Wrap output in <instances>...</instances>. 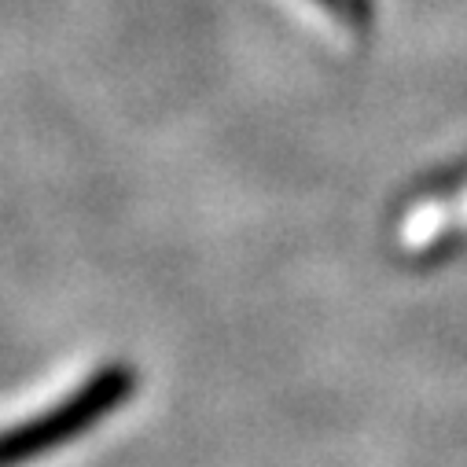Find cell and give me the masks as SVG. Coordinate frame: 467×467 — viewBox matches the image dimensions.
Instances as JSON below:
<instances>
[{
  "instance_id": "6da1fadb",
  "label": "cell",
  "mask_w": 467,
  "mask_h": 467,
  "mask_svg": "<svg viewBox=\"0 0 467 467\" xmlns=\"http://www.w3.org/2000/svg\"><path fill=\"white\" fill-rule=\"evenodd\" d=\"M133 390L137 372L130 365H103L63 401L0 431V467H23L70 445L74 438L99 427L114 409H122L133 398Z\"/></svg>"
},
{
  "instance_id": "7a4b0ae2",
  "label": "cell",
  "mask_w": 467,
  "mask_h": 467,
  "mask_svg": "<svg viewBox=\"0 0 467 467\" xmlns=\"http://www.w3.org/2000/svg\"><path fill=\"white\" fill-rule=\"evenodd\" d=\"M320 8H331L338 19H354V5H349V0H317Z\"/></svg>"
}]
</instances>
